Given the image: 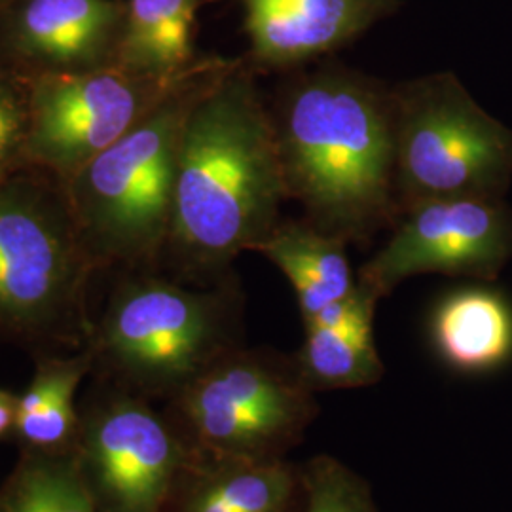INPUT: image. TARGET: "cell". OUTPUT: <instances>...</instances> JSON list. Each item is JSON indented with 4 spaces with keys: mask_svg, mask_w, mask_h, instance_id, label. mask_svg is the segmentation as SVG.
<instances>
[{
    "mask_svg": "<svg viewBox=\"0 0 512 512\" xmlns=\"http://www.w3.org/2000/svg\"><path fill=\"white\" fill-rule=\"evenodd\" d=\"M29 385L18 393V414L10 439L19 452H65L78 427V393L92 376L90 349L33 357Z\"/></svg>",
    "mask_w": 512,
    "mask_h": 512,
    "instance_id": "16",
    "label": "cell"
},
{
    "mask_svg": "<svg viewBox=\"0 0 512 512\" xmlns=\"http://www.w3.org/2000/svg\"><path fill=\"white\" fill-rule=\"evenodd\" d=\"M511 249L512 219L488 198L418 203L357 281L385 298L414 275L492 277Z\"/></svg>",
    "mask_w": 512,
    "mask_h": 512,
    "instance_id": "10",
    "label": "cell"
},
{
    "mask_svg": "<svg viewBox=\"0 0 512 512\" xmlns=\"http://www.w3.org/2000/svg\"><path fill=\"white\" fill-rule=\"evenodd\" d=\"M395 190L406 209L446 198H488L512 165V135L450 76L391 92Z\"/></svg>",
    "mask_w": 512,
    "mask_h": 512,
    "instance_id": "7",
    "label": "cell"
},
{
    "mask_svg": "<svg viewBox=\"0 0 512 512\" xmlns=\"http://www.w3.org/2000/svg\"><path fill=\"white\" fill-rule=\"evenodd\" d=\"M0 512H97L73 450L19 452L0 484Z\"/></svg>",
    "mask_w": 512,
    "mask_h": 512,
    "instance_id": "19",
    "label": "cell"
},
{
    "mask_svg": "<svg viewBox=\"0 0 512 512\" xmlns=\"http://www.w3.org/2000/svg\"><path fill=\"white\" fill-rule=\"evenodd\" d=\"M97 274L57 177L23 165L0 179V342L31 357L86 348Z\"/></svg>",
    "mask_w": 512,
    "mask_h": 512,
    "instance_id": "4",
    "label": "cell"
},
{
    "mask_svg": "<svg viewBox=\"0 0 512 512\" xmlns=\"http://www.w3.org/2000/svg\"><path fill=\"white\" fill-rule=\"evenodd\" d=\"M289 198L311 224L363 236L389 217L395 190L391 92L340 71L294 82L274 116Z\"/></svg>",
    "mask_w": 512,
    "mask_h": 512,
    "instance_id": "2",
    "label": "cell"
},
{
    "mask_svg": "<svg viewBox=\"0 0 512 512\" xmlns=\"http://www.w3.org/2000/svg\"><path fill=\"white\" fill-rule=\"evenodd\" d=\"M29 109L23 80L0 71V179L27 165Z\"/></svg>",
    "mask_w": 512,
    "mask_h": 512,
    "instance_id": "21",
    "label": "cell"
},
{
    "mask_svg": "<svg viewBox=\"0 0 512 512\" xmlns=\"http://www.w3.org/2000/svg\"><path fill=\"white\" fill-rule=\"evenodd\" d=\"M0 71H2V69H0Z\"/></svg>",
    "mask_w": 512,
    "mask_h": 512,
    "instance_id": "23",
    "label": "cell"
},
{
    "mask_svg": "<svg viewBox=\"0 0 512 512\" xmlns=\"http://www.w3.org/2000/svg\"><path fill=\"white\" fill-rule=\"evenodd\" d=\"M126 0H2L0 69L19 80L118 65Z\"/></svg>",
    "mask_w": 512,
    "mask_h": 512,
    "instance_id": "11",
    "label": "cell"
},
{
    "mask_svg": "<svg viewBox=\"0 0 512 512\" xmlns=\"http://www.w3.org/2000/svg\"><path fill=\"white\" fill-rule=\"evenodd\" d=\"M202 0H126L118 65L147 74H179L198 59L192 27Z\"/></svg>",
    "mask_w": 512,
    "mask_h": 512,
    "instance_id": "18",
    "label": "cell"
},
{
    "mask_svg": "<svg viewBox=\"0 0 512 512\" xmlns=\"http://www.w3.org/2000/svg\"><path fill=\"white\" fill-rule=\"evenodd\" d=\"M0 2H2V0H0Z\"/></svg>",
    "mask_w": 512,
    "mask_h": 512,
    "instance_id": "24",
    "label": "cell"
},
{
    "mask_svg": "<svg viewBox=\"0 0 512 512\" xmlns=\"http://www.w3.org/2000/svg\"><path fill=\"white\" fill-rule=\"evenodd\" d=\"M198 63L169 76L114 65L23 80L29 109L25 162L67 181L175 92Z\"/></svg>",
    "mask_w": 512,
    "mask_h": 512,
    "instance_id": "9",
    "label": "cell"
},
{
    "mask_svg": "<svg viewBox=\"0 0 512 512\" xmlns=\"http://www.w3.org/2000/svg\"><path fill=\"white\" fill-rule=\"evenodd\" d=\"M302 463L190 459L165 512H302Z\"/></svg>",
    "mask_w": 512,
    "mask_h": 512,
    "instance_id": "13",
    "label": "cell"
},
{
    "mask_svg": "<svg viewBox=\"0 0 512 512\" xmlns=\"http://www.w3.org/2000/svg\"><path fill=\"white\" fill-rule=\"evenodd\" d=\"M285 198L274 114L232 61L186 118L158 272L198 287L226 281L234 260L274 230Z\"/></svg>",
    "mask_w": 512,
    "mask_h": 512,
    "instance_id": "1",
    "label": "cell"
},
{
    "mask_svg": "<svg viewBox=\"0 0 512 512\" xmlns=\"http://www.w3.org/2000/svg\"><path fill=\"white\" fill-rule=\"evenodd\" d=\"M260 63L287 65L340 46L372 21L380 0H241Z\"/></svg>",
    "mask_w": 512,
    "mask_h": 512,
    "instance_id": "14",
    "label": "cell"
},
{
    "mask_svg": "<svg viewBox=\"0 0 512 512\" xmlns=\"http://www.w3.org/2000/svg\"><path fill=\"white\" fill-rule=\"evenodd\" d=\"M114 274L86 344L90 378L165 404L243 346L245 298L236 275L198 287L158 270Z\"/></svg>",
    "mask_w": 512,
    "mask_h": 512,
    "instance_id": "3",
    "label": "cell"
},
{
    "mask_svg": "<svg viewBox=\"0 0 512 512\" xmlns=\"http://www.w3.org/2000/svg\"><path fill=\"white\" fill-rule=\"evenodd\" d=\"M18 414V393L0 387V440L10 439Z\"/></svg>",
    "mask_w": 512,
    "mask_h": 512,
    "instance_id": "22",
    "label": "cell"
},
{
    "mask_svg": "<svg viewBox=\"0 0 512 512\" xmlns=\"http://www.w3.org/2000/svg\"><path fill=\"white\" fill-rule=\"evenodd\" d=\"M230 63L202 59L135 128L63 181L99 274L160 268L186 118Z\"/></svg>",
    "mask_w": 512,
    "mask_h": 512,
    "instance_id": "5",
    "label": "cell"
},
{
    "mask_svg": "<svg viewBox=\"0 0 512 512\" xmlns=\"http://www.w3.org/2000/svg\"><path fill=\"white\" fill-rule=\"evenodd\" d=\"M346 245L348 239L311 222H277L251 251L266 256L289 279L306 323L357 287Z\"/></svg>",
    "mask_w": 512,
    "mask_h": 512,
    "instance_id": "17",
    "label": "cell"
},
{
    "mask_svg": "<svg viewBox=\"0 0 512 512\" xmlns=\"http://www.w3.org/2000/svg\"><path fill=\"white\" fill-rule=\"evenodd\" d=\"M302 512H380L370 484L344 461L329 454L302 463Z\"/></svg>",
    "mask_w": 512,
    "mask_h": 512,
    "instance_id": "20",
    "label": "cell"
},
{
    "mask_svg": "<svg viewBox=\"0 0 512 512\" xmlns=\"http://www.w3.org/2000/svg\"><path fill=\"white\" fill-rule=\"evenodd\" d=\"M194 458L289 459L321 414L293 355L232 349L162 404Z\"/></svg>",
    "mask_w": 512,
    "mask_h": 512,
    "instance_id": "6",
    "label": "cell"
},
{
    "mask_svg": "<svg viewBox=\"0 0 512 512\" xmlns=\"http://www.w3.org/2000/svg\"><path fill=\"white\" fill-rule=\"evenodd\" d=\"M73 456L97 512H165L192 459L162 404L90 378Z\"/></svg>",
    "mask_w": 512,
    "mask_h": 512,
    "instance_id": "8",
    "label": "cell"
},
{
    "mask_svg": "<svg viewBox=\"0 0 512 512\" xmlns=\"http://www.w3.org/2000/svg\"><path fill=\"white\" fill-rule=\"evenodd\" d=\"M431 342L440 361L459 374L494 372L511 361V304L480 287L446 294L431 315Z\"/></svg>",
    "mask_w": 512,
    "mask_h": 512,
    "instance_id": "15",
    "label": "cell"
},
{
    "mask_svg": "<svg viewBox=\"0 0 512 512\" xmlns=\"http://www.w3.org/2000/svg\"><path fill=\"white\" fill-rule=\"evenodd\" d=\"M382 298L357 281L353 293L304 323L296 368L315 395L378 384L384 361L374 340V313Z\"/></svg>",
    "mask_w": 512,
    "mask_h": 512,
    "instance_id": "12",
    "label": "cell"
}]
</instances>
